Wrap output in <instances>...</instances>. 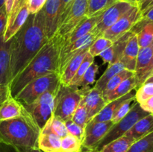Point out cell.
<instances>
[{
	"instance_id": "1",
	"label": "cell",
	"mask_w": 153,
	"mask_h": 152,
	"mask_svg": "<svg viewBox=\"0 0 153 152\" xmlns=\"http://www.w3.org/2000/svg\"><path fill=\"white\" fill-rule=\"evenodd\" d=\"M49 40L41 10L30 14L22 28L10 39V83Z\"/></svg>"
},
{
	"instance_id": "2",
	"label": "cell",
	"mask_w": 153,
	"mask_h": 152,
	"mask_svg": "<svg viewBox=\"0 0 153 152\" xmlns=\"http://www.w3.org/2000/svg\"><path fill=\"white\" fill-rule=\"evenodd\" d=\"M60 45L55 36L42 47L28 65L9 83L10 95L18 93L34 79L51 72H57Z\"/></svg>"
},
{
	"instance_id": "3",
	"label": "cell",
	"mask_w": 153,
	"mask_h": 152,
	"mask_svg": "<svg viewBox=\"0 0 153 152\" xmlns=\"http://www.w3.org/2000/svg\"><path fill=\"white\" fill-rule=\"evenodd\" d=\"M40 127L23 107L20 116L0 122V143L13 148H38Z\"/></svg>"
},
{
	"instance_id": "4",
	"label": "cell",
	"mask_w": 153,
	"mask_h": 152,
	"mask_svg": "<svg viewBox=\"0 0 153 152\" xmlns=\"http://www.w3.org/2000/svg\"><path fill=\"white\" fill-rule=\"evenodd\" d=\"M82 98V91L75 86H64L60 83L55 98L52 116L63 121L71 119Z\"/></svg>"
},
{
	"instance_id": "5",
	"label": "cell",
	"mask_w": 153,
	"mask_h": 152,
	"mask_svg": "<svg viewBox=\"0 0 153 152\" xmlns=\"http://www.w3.org/2000/svg\"><path fill=\"white\" fill-rule=\"evenodd\" d=\"M59 85L60 79L58 73H49L30 82L14 98L22 105L31 104L47 91L57 89Z\"/></svg>"
},
{
	"instance_id": "6",
	"label": "cell",
	"mask_w": 153,
	"mask_h": 152,
	"mask_svg": "<svg viewBox=\"0 0 153 152\" xmlns=\"http://www.w3.org/2000/svg\"><path fill=\"white\" fill-rule=\"evenodd\" d=\"M88 0H74L69 10L61 17L55 36L61 43L86 16Z\"/></svg>"
},
{
	"instance_id": "7",
	"label": "cell",
	"mask_w": 153,
	"mask_h": 152,
	"mask_svg": "<svg viewBox=\"0 0 153 152\" xmlns=\"http://www.w3.org/2000/svg\"><path fill=\"white\" fill-rule=\"evenodd\" d=\"M149 114V113L145 111L141 108L139 103L136 102L125 117L123 118L117 123L112 125L108 132L99 142L94 151H98L109 142L124 136L126 133L128 132L137 121Z\"/></svg>"
},
{
	"instance_id": "8",
	"label": "cell",
	"mask_w": 153,
	"mask_h": 152,
	"mask_svg": "<svg viewBox=\"0 0 153 152\" xmlns=\"http://www.w3.org/2000/svg\"><path fill=\"white\" fill-rule=\"evenodd\" d=\"M58 88L55 90L47 91L34 100L32 103L24 104L25 110L31 114L40 129L53 114L55 98Z\"/></svg>"
},
{
	"instance_id": "9",
	"label": "cell",
	"mask_w": 153,
	"mask_h": 152,
	"mask_svg": "<svg viewBox=\"0 0 153 152\" xmlns=\"http://www.w3.org/2000/svg\"><path fill=\"white\" fill-rule=\"evenodd\" d=\"M101 36L102 34L95 27L79 40H76L70 44L61 46L59 49L58 69H57V73L58 76L60 77L67 64L76 54L83 49L89 47L99 37Z\"/></svg>"
},
{
	"instance_id": "10",
	"label": "cell",
	"mask_w": 153,
	"mask_h": 152,
	"mask_svg": "<svg viewBox=\"0 0 153 152\" xmlns=\"http://www.w3.org/2000/svg\"><path fill=\"white\" fill-rule=\"evenodd\" d=\"M141 18V12L138 8L137 4L130 9L117 22L108 28L102 34V37L108 39L113 43L116 42L124 34L131 30L137 21Z\"/></svg>"
},
{
	"instance_id": "11",
	"label": "cell",
	"mask_w": 153,
	"mask_h": 152,
	"mask_svg": "<svg viewBox=\"0 0 153 152\" xmlns=\"http://www.w3.org/2000/svg\"><path fill=\"white\" fill-rule=\"evenodd\" d=\"M114 123L111 120L106 122H89L85 128V137L82 142V150L94 151L97 145L103 139Z\"/></svg>"
},
{
	"instance_id": "12",
	"label": "cell",
	"mask_w": 153,
	"mask_h": 152,
	"mask_svg": "<svg viewBox=\"0 0 153 152\" xmlns=\"http://www.w3.org/2000/svg\"><path fill=\"white\" fill-rule=\"evenodd\" d=\"M137 4V2H133V1H123V0L118 1L102 14L101 19L96 26V28L102 36L103 33L108 28L117 22L123 16H124L130 9L132 8Z\"/></svg>"
},
{
	"instance_id": "13",
	"label": "cell",
	"mask_w": 153,
	"mask_h": 152,
	"mask_svg": "<svg viewBox=\"0 0 153 152\" xmlns=\"http://www.w3.org/2000/svg\"><path fill=\"white\" fill-rule=\"evenodd\" d=\"M152 70L153 56L151 46L140 49L134 69V75L137 80V88L144 83Z\"/></svg>"
},
{
	"instance_id": "14",
	"label": "cell",
	"mask_w": 153,
	"mask_h": 152,
	"mask_svg": "<svg viewBox=\"0 0 153 152\" xmlns=\"http://www.w3.org/2000/svg\"><path fill=\"white\" fill-rule=\"evenodd\" d=\"M82 100L88 112V119L91 121L106 105V102L101 91L89 86L82 88Z\"/></svg>"
},
{
	"instance_id": "15",
	"label": "cell",
	"mask_w": 153,
	"mask_h": 152,
	"mask_svg": "<svg viewBox=\"0 0 153 152\" xmlns=\"http://www.w3.org/2000/svg\"><path fill=\"white\" fill-rule=\"evenodd\" d=\"M61 0H47L41 9L45 21L46 35L51 39L55 34L59 22Z\"/></svg>"
},
{
	"instance_id": "16",
	"label": "cell",
	"mask_w": 153,
	"mask_h": 152,
	"mask_svg": "<svg viewBox=\"0 0 153 152\" xmlns=\"http://www.w3.org/2000/svg\"><path fill=\"white\" fill-rule=\"evenodd\" d=\"M139 50L140 47H139L137 35L135 34H132L128 39L126 46L120 59V61L123 64L126 69L134 72L136 61H137Z\"/></svg>"
},
{
	"instance_id": "17",
	"label": "cell",
	"mask_w": 153,
	"mask_h": 152,
	"mask_svg": "<svg viewBox=\"0 0 153 152\" xmlns=\"http://www.w3.org/2000/svg\"><path fill=\"white\" fill-rule=\"evenodd\" d=\"M101 15L96 16H92V17H86L81 23L76 26V28L69 34L68 37L64 39L62 42L59 43L60 47L64 45H68L70 43H73L76 40H79L84 35L88 34L89 31H91L93 28L97 26V24L100 21L101 19Z\"/></svg>"
},
{
	"instance_id": "18",
	"label": "cell",
	"mask_w": 153,
	"mask_h": 152,
	"mask_svg": "<svg viewBox=\"0 0 153 152\" xmlns=\"http://www.w3.org/2000/svg\"><path fill=\"white\" fill-rule=\"evenodd\" d=\"M10 40L4 41V37H0V84L9 86L10 83Z\"/></svg>"
},
{
	"instance_id": "19",
	"label": "cell",
	"mask_w": 153,
	"mask_h": 152,
	"mask_svg": "<svg viewBox=\"0 0 153 152\" xmlns=\"http://www.w3.org/2000/svg\"><path fill=\"white\" fill-rule=\"evenodd\" d=\"M136 89H133L128 94L125 95L124 96L120 97V98L115 99L114 101H110L106 105L103 107L102 110L97 115H96L90 122H106V121L111 120L114 114L117 111L120 106L126 100L129 99L131 98H134L135 96Z\"/></svg>"
},
{
	"instance_id": "20",
	"label": "cell",
	"mask_w": 153,
	"mask_h": 152,
	"mask_svg": "<svg viewBox=\"0 0 153 152\" xmlns=\"http://www.w3.org/2000/svg\"><path fill=\"white\" fill-rule=\"evenodd\" d=\"M89 47L83 49L82 50L79 51L77 54L74 55L67 64L64 68V71L60 75V83L64 86H69L70 81L76 75L81 63L83 61L85 55L88 52Z\"/></svg>"
},
{
	"instance_id": "21",
	"label": "cell",
	"mask_w": 153,
	"mask_h": 152,
	"mask_svg": "<svg viewBox=\"0 0 153 152\" xmlns=\"http://www.w3.org/2000/svg\"><path fill=\"white\" fill-rule=\"evenodd\" d=\"M153 131V114L149 113L145 117L137 121L131 129L125 134V136L129 137L134 142L145 137Z\"/></svg>"
},
{
	"instance_id": "22",
	"label": "cell",
	"mask_w": 153,
	"mask_h": 152,
	"mask_svg": "<svg viewBox=\"0 0 153 152\" xmlns=\"http://www.w3.org/2000/svg\"><path fill=\"white\" fill-rule=\"evenodd\" d=\"M37 145L42 152H61V138L51 133L40 132Z\"/></svg>"
},
{
	"instance_id": "23",
	"label": "cell",
	"mask_w": 153,
	"mask_h": 152,
	"mask_svg": "<svg viewBox=\"0 0 153 152\" xmlns=\"http://www.w3.org/2000/svg\"><path fill=\"white\" fill-rule=\"evenodd\" d=\"M23 106L11 95L0 105V121H5L20 116Z\"/></svg>"
},
{
	"instance_id": "24",
	"label": "cell",
	"mask_w": 153,
	"mask_h": 152,
	"mask_svg": "<svg viewBox=\"0 0 153 152\" xmlns=\"http://www.w3.org/2000/svg\"><path fill=\"white\" fill-rule=\"evenodd\" d=\"M137 88V80L135 75H134L131 77H128L126 80H124L113 92H111L104 99L105 101L106 104H108L110 101L124 96L125 95L128 94V92L132 91L133 89H135Z\"/></svg>"
},
{
	"instance_id": "25",
	"label": "cell",
	"mask_w": 153,
	"mask_h": 152,
	"mask_svg": "<svg viewBox=\"0 0 153 152\" xmlns=\"http://www.w3.org/2000/svg\"><path fill=\"white\" fill-rule=\"evenodd\" d=\"M29 15V12L27 8L26 4L25 3L22 8L19 10V13H17L13 22L6 28V31L4 32V36H3L4 42H7L8 40H10L18 32V31L22 28V25L26 22Z\"/></svg>"
},
{
	"instance_id": "26",
	"label": "cell",
	"mask_w": 153,
	"mask_h": 152,
	"mask_svg": "<svg viewBox=\"0 0 153 152\" xmlns=\"http://www.w3.org/2000/svg\"><path fill=\"white\" fill-rule=\"evenodd\" d=\"M124 69H125V67H124L123 64L120 61H117V62L113 63L108 64V68L106 69V70L103 73L102 75L96 82L94 87L102 92V90L104 89L105 86L107 84L108 80L111 78H112L115 75L119 73L120 72H121Z\"/></svg>"
},
{
	"instance_id": "27",
	"label": "cell",
	"mask_w": 153,
	"mask_h": 152,
	"mask_svg": "<svg viewBox=\"0 0 153 152\" xmlns=\"http://www.w3.org/2000/svg\"><path fill=\"white\" fill-rule=\"evenodd\" d=\"M40 132L54 134L61 137V139L68 134V131H67L64 121L53 116L46 122Z\"/></svg>"
},
{
	"instance_id": "28",
	"label": "cell",
	"mask_w": 153,
	"mask_h": 152,
	"mask_svg": "<svg viewBox=\"0 0 153 152\" xmlns=\"http://www.w3.org/2000/svg\"><path fill=\"white\" fill-rule=\"evenodd\" d=\"M120 0H88L87 17L101 15L108 8Z\"/></svg>"
},
{
	"instance_id": "29",
	"label": "cell",
	"mask_w": 153,
	"mask_h": 152,
	"mask_svg": "<svg viewBox=\"0 0 153 152\" xmlns=\"http://www.w3.org/2000/svg\"><path fill=\"white\" fill-rule=\"evenodd\" d=\"M133 142L134 140L124 135L109 142L97 152H127Z\"/></svg>"
},
{
	"instance_id": "30",
	"label": "cell",
	"mask_w": 153,
	"mask_h": 152,
	"mask_svg": "<svg viewBox=\"0 0 153 152\" xmlns=\"http://www.w3.org/2000/svg\"><path fill=\"white\" fill-rule=\"evenodd\" d=\"M134 72L129 71L128 69H123L122 71L120 72L117 75H115L112 78H111L107 83V84L105 86L104 89L102 90V93L103 98H105L106 96L109 95L111 92H113L124 80H126L128 77H131L134 75Z\"/></svg>"
},
{
	"instance_id": "31",
	"label": "cell",
	"mask_w": 153,
	"mask_h": 152,
	"mask_svg": "<svg viewBox=\"0 0 153 152\" xmlns=\"http://www.w3.org/2000/svg\"><path fill=\"white\" fill-rule=\"evenodd\" d=\"M127 152H153V131L133 142Z\"/></svg>"
},
{
	"instance_id": "32",
	"label": "cell",
	"mask_w": 153,
	"mask_h": 152,
	"mask_svg": "<svg viewBox=\"0 0 153 152\" xmlns=\"http://www.w3.org/2000/svg\"><path fill=\"white\" fill-rule=\"evenodd\" d=\"M140 49L150 46L153 41V23H147L137 34Z\"/></svg>"
},
{
	"instance_id": "33",
	"label": "cell",
	"mask_w": 153,
	"mask_h": 152,
	"mask_svg": "<svg viewBox=\"0 0 153 152\" xmlns=\"http://www.w3.org/2000/svg\"><path fill=\"white\" fill-rule=\"evenodd\" d=\"M82 148V142L70 134L61 139V152H81Z\"/></svg>"
},
{
	"instance_id": "34",
	"label": "cell",
	"mask_w": 153,
	"mask_h": 152,
	"mask_svg": "<svg viewBox=\"0 0 153 152\" xmlns=\"http://www.w3.org/2000/svg\"><path fill=\"white\" fill-rule=\"evenodd\" d=\"M98 71L99 66L97 64L93 63L88 67V69L86 70V72L83 75V76L81 77L80 80L74 86H76V87L82 86V88H85L87 87V86H89V85L93 84L95 82V77Z\"/></svg>"
},
{
	"instance_id": "35",
	"label": "cell",
	"mask_w": 153,
	"mask_h": 152,
	"mask_svg": "<svg viewBox=\"0 0 153 152\" xmlns=\"http://www.w3.org/2000/svg\"><path fill=\"white\" fill-rule=\"evenodd\" d=\"M71 119L75 123L77 124L78 125L82 127L84 129L87 126L88 122H90L89 119H88L87 109L85 107V103H84L83 100H82V98L81 99L79 106L77 107L76 110H75Z\"/></svg>"
},
{
	"instance_id": "36",
	"label": "cell",
	"mask_w": 153,
	"mask_h": 152,
	"mask_svg": "<svg viewBox=\"0 0 153 152\" xmlns=\"http://www.w3.org/2000/svg\"><path fill=\"white\" fill-rule=\"evenodd\" d=\"M113 42L111 41L108 39L105 38V37H99L91 46H89V49H88V52L92 55L93 57L99 56L102 52L106 49L109 48L113 45Z\"/></svg>"
},
{
	"instance_id": "37",
	"label": "cell",
	"mask_w": 153,
	"mask_h": 152,
	"mask_svg": "<svg viewBox=\"0 0 153 152\" xmlns=\"http://www.w3.org/2000/svg\"><path fill=\"white\" fill-rule=\"evenodd\" d=\"M94 58L89 53V52H87V54L85 55V58H84L83 61L81 63L80 66H79V69H78L77 72H76V75L73 77V78L72 79V80L70 81L69 86H74L78 81L81 79V77L83 76V75L85 74V72H86V70L88 69V67L91 65V64L94 63Z\"/></svg>"
},
{
	"instance_id": "38",
	"label": "cell",
	"mask_w": 153,
	"mask_h": 152,
	"mask_svg": "<svg viewBox=\"0 0 153 152\" xmlns=\"http://www.w3.org/2000/svg\"><path fill=\"white\" fill-rule=\"evenodd\" d=\"M136 102L137 101H136L135 98L134 97V98H129V99L126 100L123 103H122V104L120 106L119 108L117 110V111L114 114L113 117L111 119L112 122L114 124H116L118 122H120L123 118L125 117Z\"/></svg>"
},
{
	"instance_id": "39",
	"label": "cell",
	"mask_w": 153,
	"mask_h": 152,
	"mask_svg": "<svg viewBox=\"0 0 153 152\" xmlns=\"http://www.w3.org/2000/svg\"><path fill=\"white\" fill-rule=\"evenodd\" d=\"M153 95V83H144L136 89V101L139 104L143 102Z\"/></svg>"
},
{
	"instance_id": "40",
	"label": "cell",
	"mask_w": 153,
	"mask_h": 152,
	"mask_svg": "<svg viewBox=\"0 0 153 152\" xmlns=\"http://www.w3.org/2000/svg\"><path fill=\"white\" fill-rule=\"evenodd\" d=\"M64 122H65L68 134L76 137L78 139L83 142L84 137H85V129L75 123L72 119H68Z\"/></svg>"
},
{
	"instance_id": "41",
	"label": "cell",
	"mask_w": 153,
	"mask_h": 152,
	"mask_svg": "<svg viewBox=\"0 0 153 152\" xmlns=\"http://www.w3.org/2000/svg\"><path fill=\"white\" fill-rule=\"evenodd\" d=\"M46 1L47 0H26L25 4L29 14H35L38 13L43 8Z\"/></svg>"
},
{
	"instance_id": "42",
	"label": "cell",
	"mask_w": 153,
	"mask_h": 152,
	"mask_svg": "<svg viewBox=\"0 0 153 152\" xmlns=\"http://www.w3.org/2000/svg\"><path fill=\"white\" fill-rule=\"evenodd\" d=\"M100 56L102 58L104 63H107L110 64L116 62L114 49L113 45H112L111 46H110L109 48H108V49H106L105 50L103 51V52L100 54Z\"/></svg>"
},
{
	"instance_id": "43",
	"label": "cell",
	"mask_w": 153,
	"mask_h": 152,
	"mask_svg": "<svg viewBox=\"0 0 153 152\" xmlns=\"http://www.w3.org/2000/svg\"><path fill=\"white\" fill-rule=\"evenodd\" d=\"M26 0H15V2L13 4V8H12L10 13L8 16V21H7V26L10 25V24L13 22V21L14 20V19L16 18V15L19 13V10L22 8V6L24 5V4L25 3Z\"/></svg>"
},
{
	"instance_id": "44",
	"label": "cell",
	"mask_w": 153,
	"mask_h": 152,
	"mask_svg": "<svg viewBox=\"0 0 153 152\" xmlns=\"http://www.w3.org/2000/svg\"><path fill=\"white\" fill-rule=\"evenodd\" d=\"M8 21V15L6 11L5 7H2L0 9V37L4 36L6 31Z\"/></svg>"
},
{
	"instance_id": "45",
	"label": "cell",
	"mask_w": 153,
	"mask_h": 152,
	"mask_svg": "<svg viewBox=\"0 0 153 152\" xmlns=\"http://www.w3.org/2000/svg\"><path fill=\"white\" fill-rule=\"evenodd\" d=\"M10 95H11L8 85L0 84V105L6 101Z\"/></svg>"
},
{
	"instance_id": "46",
	"label": "cell",
	"mask_w": 153,
	"mask_h": 152,
	"mask_svg": "<svg viewBox=\"0 0 153 152\" xmlns=\"http://www.w3.org/2000/svg\"><path fill=\"white\" fill-rule=\"evenodd\" d=\"M74 0H61V4H60V10H59V21L61 16L69 10L71 4H73ZM59 23V22H58Z\"/></svg>"
},
{
	"instance_id": "47",
	"label": "cell",
	"mask_w": 153,
	"mask_h": 152,
	"mask_svg": "<svg viewBox=\"0 0 153 152\" xmlns=\"http://www.w3.org/2000/svg\"><path fill=\"white\" fill-rule=\"evenodd\" d=\"M140 106L141 107V108L143 110H144L145 111L148 112L149 113H153V95L150 98H149L148 99H146V101H144L143 102L140 103Z\"/></svg>"
},
{
	"instance_id": "48",
	"label": "cell",
	"mask_w": 153,
	"mask_h": 152,
	"mask_svg": "<svg viewBox=\"0 0 153 152\" xmlns=\"http://www.w3.org/2000/svg\"><path fill=\"white\" fill-rule=\"evenodd\" d=\"M137 6H138L139 10L142 13L145 10L149 9V7H152L153 0H139L137 1Z\"/></svg>"
},
{
	"instance_id": "49",
	"label": "cell",
	"mask_w": 153,
	"mask_h": 152,
	"mask_svg": "<svg viewBox=\"0 0 153 152\" xmlns=\"http://www.w3.org/2000/svg\"><path fill=\"white\" fill-rule=\"evenodd\" d=\"M15 2V0H4V7H5L6 11H7V15L10 13L12 8H13V4Z\"/></svg>"
},
{
	"instance_id": "50",
	"label": "cell",
	"mask_w": 153,
	"mask_h": 152,
	"mask_svg": "<svg viewBox=\"0 0 153 152\" xmlns=\"http://www.w3.org/2000/svg\"><path fill=\"white\" fill-rule=\"evenodd\" d=\"M16 152H42L38 148H13Z\"/></svg>"
},
{
	"instance_id": "51",
	"label": "cell",
	"mask_w": 153,
	"mask_h": 152,
	"mask_svg": "<svg viewBox=\"0 0 153 152\" xmlns=\"http://www.w3.org/2000/svg\"><path fill=\"white\" fill-rule=\"evenodd\" d=\"M4 6V0H0V9Z\"/></svg>"
},
{
	"instance_id": "52",
	"label": "cell",
	"mask_w": 153,
	"mask_h": 152,
	"mask_svg": "<svg viewBox=\"0 0 153 152\" xmlns=\"http://www.w3.org/2000/svg\"><path fill=\"white\" fill-rule=\"evenodd\" d=\"M123 1H133V2H137L139 0H123Z\"/></svg>"
},
{
	"instance_id": "53",
	"label": "cell",
	"mask_w": 153,
	"mask_h": 152,
	"mask_svg": "<svg viewBox=\"0 0 153 152\" xmlns=\"http://www.w3.org/2000/svg\"><path fill=\"white\" fill-rule=\"evenodd\" d=\"M151 49H152V56H153V41H152V44H151Z\"/></svg>"
},
{
	"instance_id": "54",
	"label": "cell",
	"mask_w": 153,
	"mask_h": 152,
	"mask_svg": "<svg viewBox=\"0 0 153 152\" xmlns=\"http://www.w3.org/2000/svg\"><path fill=\"white\" fill-rule=\"evenodd\" d=\"M85 152H97V151H85Z\"/></svg>"
},
{
	"instance_id": "55",
	"label": "cell",
	"mask_w": 153,
	"mask_h": 152,
	"mask_svg": "<svg viewBox=\"0 0 153 152\" xmlns=\"http://www.w3.org/2000/svg\"><path fill=\"white\" fill-rule=\"evenodd\" d=\"M153 75V70L152 71V72H151V74H150V75ZM149 75V76H150Z\"/></svg>"
},
{
	"instance_id": "56",
	"label": "cell",
	"mask_w": 153,
	"mask_h": 152,
	"mask_svg": "<svg viewBox=\"0 0 153 152\" xmlns=\"http://www.w3.org/2000/svg\"><path fill=\"white\" fill-rule=\"evenodd\" d=\"M0 152H4V151H1V149H0Z\"/></svg>"
},
{
	"instance_id": "57",
	"label": "cell",
	"mask_w": 153,
	"mask_h": 152,
	"mask_svg": "<svg viewBox=\"0 0 153 152\" xmlns=\"http://www.w3.org/2000/svg\"><path fill=\"white\" fill-rule=\"evenodd\" d=\"M81 152H85V151H83V150H82V151H81Z\"/></svg>"
},
{
	"instance_id": "58",
	"label": "cell",
	"mask_w": 153,
	"mask_h": 152,
	"mask_svg": "<svg viewBox=\"0 0 153 152\" xmlns=\"http://www.w3.org/2000/svg\"><path fill=\"white\" fill-rule=\"evenodd\" d=\"M0 122H1V121H0Z\"/></svg>"
},
{
	"instance_id": "59",
	"label": "cell",
	"mask_w": 153,
	"mask_h": 152,
	"mask_svg": "<svg viewBox=\"0 0 153 152\" xmlns=\"http://www.w3.org/2000/svg\"><path fill=\"white\" fill-rule=\"evenodd\" d=\"M152 114H153V113H152Z\"/></svg>"
}]
</instances>
